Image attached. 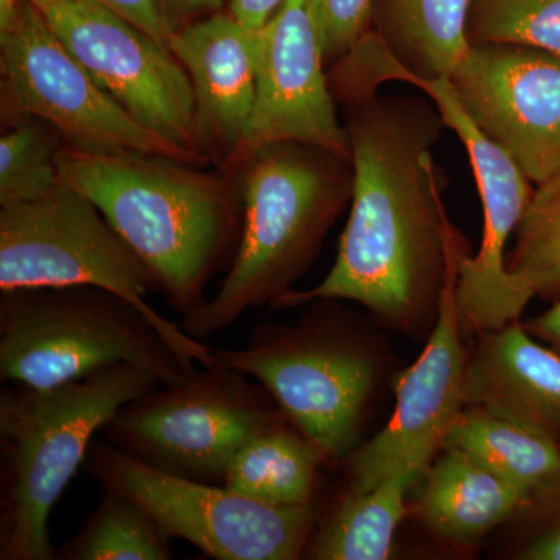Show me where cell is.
Wrapping results in <instances>:
<instances>
[{
    "mask_svg": "<svg viewBox=\"0 0 560 560\" xmlns=\"http://www.w3.org/2000/svg\"><path fill=\"white\" fill-rule=\"evenodd\" d=\"M342 108L353 191L337 260L319 285L271 308L353 301L394 330L422 334L436 320L453 259L467 248L445 212L433 158L445 121L431 98L370 92Z\"/></svg>",
    "mask_w": 560,
    "mask_h": 560,
    "instance_id": "6da1fadb",
    "label": "cell"
},
{
    "mask_svg": "<svg viewBox=\"0 0 560 560\" xmlns=\"http://www.w3.org/2000/svg\"><path fill=\"white\" fill-rule=\"evenodd\" d=\"M202 168L161 154L65 149L60 158L61 179L101 209L183 319L208 302L206 287L243 230L234 179Z\"/></svg>",
    "mask_w": 560,
    "mask_h": 560,
    "instance_id": "7a4b0ae2",
    "label": "cell"
},
{
    "mask_svg": "<svg viewBox=\"0 0 560 560\" xmlns=\"http://www.w3.org/2000/svg\"><path fill=\"white\" fill-rule=\"evenodd\" d=\"M226 175L241 195L242 237L219 293L180 320L200 341L291 293L352 200V161L312 143H268Z\"/></svg>",
    "mask_w": 560,
    "mask_h": 560,
    "instance_id": "3957f363",
    "label": "cell"
},
{
    "mask_svg": "<svg viewBox=\"0 0 560 560\" xmlns=\"http://www.w3.org/2000/svg\"><path fill=\"white\" fill-rule=\"evenodd\" d=\"M161 385L145 368L117 363L51 388L2 390L0 560H57L47 522L95 434L125 404Z\"/></svg>",
    "mask_w": 560,
    "mask_h": 560,
    "instance_id": "277c9868",
    "label": "cell"
},
{
    "mask_svg": "<svg viewBox=\"0 0 560 560\" xmlns=\"http://www.w3.org/2000/svg\"><path fill=\"white\" fill-rule=\"evenodd\" d=\"M331 302L318 301L298 326L257 327L245 348L213 350V364L271 394L324 464L348 460L359 447L378 375L370 342Z\"/></svg>",
    "mask_w": 560,
    "mask_h": 560,
    "instance_id": "5b68a950",
    "label": "cell"
},
{
    "mask_svg": "<svg viewBox=\"0 0 560 560\" xmlns=\"http://www.w3.org/2000/svg\"><path fill=\"white\" fill-rule=\"evenodd\" d=\"M117 363L176 385L191 372L132 302L97 287L0 291V378L51 388Z\"/></svg>",
    "mask_w": 560,
    "mask_h": 560,
    "instance_id": "8992f818",
    "label": "cell"
},
{
    "mask_svg": "<svg viewBox=\"0 0 560 560\" xmlns=\"http://www.w3.org/2000/svg\"><path fill=\"white\" fill-rule=\"evenodd\" d=\"M97 287L149 316L189 372L213 364V350L147 302L160 283L101 209L61 179L36 200L0 209V291Z\"/></svg>",
    "mask_w": 560,
    "mask_h": 560,
    "instance_id": "52a82bcc",
    "label": "cell"
},
{
    "mask_svg": "<svg viewBox=\"0 0 560 560\" xmlns=\"http://www.w3.org/2000/svg\"><path fill=\"white\" fill-rule=\"evenodd\" d=\"M285 420L259 382L212 364L176 385H164L128 401L101 434L153 469L223 485L228 467L243 445Z\"/></svg>",
    "mask_w": 560,
    "mask_h": 560,
    "instance_id": "ba28073f",
    "label": "cell"
},
{
    "mask_svg": "<svg viewBox=\"0 0 560 560\" xmlns=\"http://www.w3.org/2000/svg\"><path fill=\"white\" fill-rule=\"evenodd\" d=\"M84 470L103 490L139 504L171 539L217 560L304 558L318 517L312 506H271L223 485L165 474L94 440Z\"/></svg>",
    "mask_w": 560,
    "mask_h": 560,
    "instance_id": "9c48e42d",
    "label": "cell"
},
{
    "mask_svg": "<svg viewBox=\"0 0 560 560\" xmlns=\"http://www.w3.org/2000/svg\"><path fill=\"white\" fill-rule=\"evenodd\" d=\"M0 103L3 127L22 119L46 121L69 150L161 154L191 164L92 79L33 3H22L0 28Z\"/></svg>",
    "mask_w": 560,
    "mask_h": 560,
    "instance_id": "30bf717a",
    "label": "cell"
},
{
    "mask_svg": "<svg viewBox=\"0 0 560 560\" xmlns=\"http://www.w3.org/2000/svg\"><path fill=\"white\" fill-rule=\"evenodd\" d=\"M38 9L70 54L132 119L197 167L209 164L198 147L189 77L167 47L94 0H49Z\"/></svg>",
    "mask_w": 560,
    "mask_h": 560,
    "instance_id": "8fae6325",
    "label": "cell"
},
{
    "mask_svg": "<svg viewBox=\"0 0 560 560\" xmlns=\"http://www.w3.org/2000/svg\"><path fill=\"white\" fill-rule=\"evenodd\" d=\"M448 81L464 113L534 186L560 173L559 54L523 44H475Z\"/></svg>",
    "mask_w": 560,
    "mask_h": 560,
    "instance_id": "7c38bea8",
    "label": "cell"
},
{
    "mask_svg": "<svg viewBox=\"0 0 560 560\" xmlns=\"http://www.w3.org/2000/svg\"><path fill=\"white\" fill-rule=\"evenodd\" d=\"M456 254L425 349L396 381V410L385 429L348 458L349 492H366L401 470L425 471L442 451L445 436L466 407L469 364L460 329L456 282Z\"/></svg>",
    "mask_w": 560,
    "mask_h": 560,
    "instance_id": "4fadbf2b",
    "label": "cell"
},
{
    "mask_svg": "<svg viewBox=\"0 0 560 560\" xmlns=\"http://www.w3.org/2000/svg\"><path fill=\"white\" fill-rule=\"evenodd\" d=\"M436 103L445 127L458 135L469 156L485 210V232L477 256H460L456 305L466 337L499 330L521 318L526 304L506 270V245L521 226L536 186L506 151L486 138L469 119L448 79L411 81Z\"/></svg>",
    "mask_w": 560,
    "mask_h": 560,
    "instance_id": "5bb4252c",
    "label": "cell"
},
{
    "mask_svg": "<svg viewBox=\"0 0 560 560\" xmlns=\"http://www.w3.org/2000/svg\"><path fill=\"white\" fill-rule=\"evenodd\" d=\"M326 66L311 3L285 0L264 27L253 116L241 149L223 173H230L254 150L282 140L312 143L352 161Z\"/></svg>",
    "mask_w": 560,
    "mask_h": 560,
    "instance_id": "9a60e30c",
    "label": "cell"
},
{
    "mask_svg": "<svg viewBox=\"0 0 560 560\" xmlns=\"http://www.w3.org/2000/svg\"><path fill=\"white\" fill-rule=\"evenodd\" d=\"M471 0H374L371 28L327 70L335 102L388 81L451 79L470 49Z\"/></svg>",
    "mask_w": 560,
    "mask_h": 560,
    "instance_id": "2e32d148",
    "label": "cell"
},
{
    "mask_svg": "<svg viewBox=\"0 0 560 560\" xmlns=\"http://www.w3.org/2000/svg\"><path fill=\"white\" fill-rule=\"evenodd\" d=\"M168 49L190 80L202 156L226 172L253 116L264 28L213 13L176 28Z\"/></svg>",
    "mask_w": 560,
    "mask_h": 560,
    "instance_id": "e0dca14e",
    "label": "cell"
},
{
    "mask_svg": "<svg viewBox=\"0 0 560 560\" xmlns=\"http://www.w3.org/2000/svg\"><path fill=\"white\" fill-rule=\"evenodd\" d=\"M466 375V407L488 410L560 442V352L523 324L481 331Z\"/></svg>",
    "mask_w": 560,
    "mask_h": 560,
    "instance_id": "ac0fdd59",
    "label": "cell"
},
{
    "mask_svg": "<svg viewBox=\"0 0 560 560\" xmlns=\"http://www.w3.org/2000/svg\"><path fill=\"white\" fill-rule=\"evenodd\" d=\"M427 467L422 522L442 539L470 544L510 522L525 493L458 448L445 447Z\"/></svg>",
    "mask_w": 560,
    "mask_h": 560,
    "instance_id": "d6986e66",
    "label": "cell"
},
{
    "mask_svg": "<svg viewBox=\"0 0 560 560\" xmlns=\"http://www.w3.org/2000/svg\"><path fill=\"white\" fill-rule=\"evenodd\" d=\"M324 460L290 420L243 445L224 475V488L271 506H312Z\"/></svg>",
    "mask_w": 560,
    "mask_h": 560,
    "instance_id": "ffe728a7",
    "label": "cell"
},
{
    "mask_svg": "<svg viewBox=\"0 0 560 560\" xmlns=\"http://www.w3.org/2000/svg\"><path fill=\"white\" fill-rule=\"evenodd\" d=\"M422 475L401 470L366 492H349L316 525L304 558L315 560H385L407 514L408 489Z\"/></svg>",
    "mask_w": 560,
    "mask_h": 560,
    "instance_id": "44dd1931",
    "label": "cell"
},
{
    "mask_svg": "<svg viewBox=\"0 0 560 560\" xmlns=\"http://www.w3.org/2000/svg\"><path fill=\"white\" fill-rule=\"evenodd\" d=\"M445 447L466 453L525 497L560 466V442L475 405L459 412L445 436Z\"/></svg>",
    "mask_w": 560,
    "mask_h": 560,
    "instance_id": "7402d4cb",
    "label": "cell"
},
{
    "mask_svg": "<svg viewBox=\"0 0 560 560\" xmlns=\"http://www.w3.org/2000/svg\"><path fill=\"white\" fill-rule=\"evenodd\" d=\"M172 539L139 504L103 490L79 533L57 551L58 560H171Z\"/></svg>",
    "mask_w": 560,
    "mask_h": 560,
    "instance_id": "603a6c76",
    "label": "cell"
},
{
    "mask_svg": "<svg viewBox=\"0 0 560 560\" xmlns=\"http://www.w3.org/2000/svg\"><path fill=\"white\" fill-rule=\"evenodd\" d=\"M506 270L526 305L536 296L559 300L560 173L536 186L515 231Z\"/></svg>",
    "mask_w": 560,
    "mask_h": 560,
    "instance_id": "cb8c5ba5",
    "label": "cell"
},
{
    "mask_svg": "<svg viewBox=\"0 0 560 560\" xmlns=\"http://www.w3.org/2000/svg\"><path fill=\"white\" fill-rule=\"evenodd\" d=\"M0 138V208L36 200L61 183L60 132L39 119L5 125Z\"/></svg>",
    "mask_w": 560,
    "mask_h": 560,
    "instance_id": "d4e9b609",
    "label": "cell"
},
{
    "mask_svg": "<svg viewBox=\"0 0 560 560\" xmlns=\"http://www.w3.org/2000/svg\"><path fill=\"white\" fill-rule=\"evenodd\" d=\"M467 36L470 46L523 44L560 55V0H471Z\"/></svg>",
    "mask_w": 560,
    "mask_h": 560,
    "instance_id": "484cf974",
    "label": "cell"
},
{
    "mask_svg": "<svg viewBox=\"0 0 560 560\" xmlns=\"http://www.w3.org/2000/svg\"><path fill=\"white\" fill-rule=\"evenodd\" d=\"M510 522L511 558L560 560V466L530 490Z\"/></svg>",
    "mask_w": 560,
    "mask_h": 560,
    "instance_id": "4316f807",
    "label": "cell"
},
{
    "mask_svg": "<svg viewBox=\"0 0 560 560\" xmlns=\"http://www.w3.org/2000/svg\"><path fill=\"white\" fill-rule=\"evenodd\" d=\"M326 65L341 60L371 28L374 0H308Z\"/></svg>",
    "mask_w": 560,
    "mask_h": 560,
    "instance_id": "83f0119b",
    "label": "cell"
},
{
    "mask_svg": "<svg viewBox=\"0 0 560 560\" xmlns=\"http://www.w3.org/2000/svg\"><path fill=\"white\" fill-rule=\"evenodd\" d=\"M94 2L124 18L168 49L175 27L162 0H94Z\"/></svg>",
    "mask_w": 560,
    "mask_h": 560,
    "instance_id": "f1b7e54d",
    "label": "cell"
},
{
    "mask_svg": "<svg viewBox=\"0 0 560 560\" xmlns=\"http://www.w3.org/2000/svg\"><path fill=\"white\" fill-rule=\"evenodd\" d=\"M285 0H230V13L250 28H264Z\"/></svg>",
    "mask_w": 560,
    "mask_h": 560,
    "instance_id": "f546056e",
    "label": "cell"
},
{
    "mask_svg": "<svg viewBox=\"0 0 560 560\" xmlns=\"http://www.w3.org/2000/svg\"><path fill=\"white\" fill-rule=\"evenodd\" d=\"M226 2L230 3V0H162L175 31L200 20V16L219 13Z\"/></svg>",
    "mask_w": 560,
    "mask_h": 560,
    "instance_id": "4dcf8cb0",
    "label": "cell"
},
{
    "mask_svg": "<svg viewBox=\"0 0 560 560\" xmlns=\"http://www.w3.org/2000/svg\"><path fill=\"white\" fill-rule=\"evenodd\" d=\"M537 340L550 342L560 352V298L547 312L523 324Z\"/></svg>",
    "mask_w": 560,
    "mask_h": 560,
    "instance_id": "1f68e13d",
    "label": "cell"
},
{
    "mask_svg": "<svg viewBox=\"0 0 560 560\" xmlns=\"http://www.w3.org/2000/svg\"><path fill=\"white\" fill-rule=\"evenodd\" d=\"M27 2L39 7L43 3L49 2V0H0V28L7 27L22 3Z\"/></svg>",
    "mask_w": 560,
    "mask_h": 560,
    "instance_id": "d6a6232c",
    "label": "cell"
}]
</instances>
